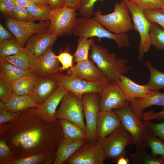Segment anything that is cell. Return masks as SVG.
Returning <instances> with one entry per match:
<instances>
[{"label": "cell", "mask_w": 164, "mask_h": 164, "mask_svg": "<svg viewBox=\"0 0 164 164\" xmlns=\"http://www.w3.org/2000/svg\"><path fill=\"white\" fill-rule=\"evenodd\" d=\"M92 38H86L79 37L77 40V46L74 53V62L77 63L88 60V55L90 48L94 43Z\"/></svg>", "instance_id": "30"}, {"label": "cell", "mask_w": 164, "mask_h": 164, "mask_svg": "<svg viewBox=\"0 0 164 164\" xmlns=\"http://www.w3.org/2000/svg\"><path fill=\"white\" fill-rule=\"evenodd\" d=\"M102 0H80L78 9V14L83 17L91 18L94 14L95 3L98 1Z\"/></svg>", "instance_id": "39"}, {"label": "cell", "mask_w": 164, "mask_h": 164, "mask_svg": "<svg viewBox=\"0 0 164 164\" xmlns=\"http://www.w3.org/2000/svg\"><path fill=\"white\" fill-rule=\"evenodd\" d=\"M6 26L16 38L22 47L27 41L33 34L47 31L50 25L49 20L33 22L18 21L6 16Z\"/></svg>", "instance_id": "10"}, {"label": "cell", "mask_w": 164, "mask_h": 164, "mask_svg": "<svg viewBox=\"0 0 164 164\" xmlns=\"http://www.w3.org/2000/svg\"><path fill=\"white\" fill-rule=\"evenodd\" d=\"M160 12L161 13L164 14V1L163 2L162 7L160 9Z\"/></svg>", "instance_id": "55"}, {"label": "cell", "mask_w": 164, "mask_h": 164, "mask_svg": "<svg viewBox=\"0 0 164 164\" xmlns=\"http://www.w3.org/2000/svg\"><path fill=\"white\" fill-rule=\"evenodd\" d=\"M52 47L49 48L37 58L30 70L33 75L39 77H47L56 74L61 67Z\"/></svg>", "instance_id": "15"}, {"label": "cell", "mask_w": 164, "mask_h": 164, "mask_svg": "<svg viewBox=\"0 0 164 164\" xmlns=\"http://www.w3.org/2000/svg\"><path fill=\"white\" fill-rule=\"evenodd\" d=\"M133 163L136 164H164V160L148 153L145 149L136 150L130 154Z\"/></svg>", "instance_id": "31"}, {"label": "cell", "mask_w": 164, "mask_h": 164, "mask_svg": "<svg viewBox=\"0 0 164 164\" xmlns=\"http://www.w3.org/2000/svg\"><path fill=\"white\" fill-rule=\"evenodd\" d=\"M163 118H164V110L157 112H155L154 111L150 110L143 113L142 116V119L145 121H150L153 120L159 121Z\"/></svg>", "instance_id": "46"}, {"label": "cell", "mask_w": 164, "mask_h": 164, "mask_svg": "<svg viewBox=\"0 0 164 164\" xmlns=\"http://www.w3.org/2000/svg\"><path fill=\"white\" fill-rule=\"evenodd\" d=\"M5 105V110L14 112H20L30 108H38L40 106L32 95L17 96L14 94Z\"/></svg>", "instance_id": "25"}, {"label": "cell", "mask_w": 164, "mask_h": 164, "mask_svg": "<svg viewBox=\"0 0 164 164\" xmlns=\"http://www.w3.org/2000/svg\"><path fill=\"white\" fill-rule=\"evenodd\" d=\"M92 60L81 61L67 70V73L92 82L109 80Z\"/></svg>", "instance_id": "16"}, {"label": "cell", "mask_w": 164, "mask_h": 164, "mask_svg": "<svg viewBox=\"0 0 164 164\" xmlns=\"http://www.w3.org/2000/svg\"><path fill=\"white\" fill-rule=\"evenodd\" d=\"M76 11L66 6L52 9L47 31L58 36L71 35L77 15Z\"/></svg>", "instance_id": "9"}, {"label": "cell", "mask_w": 164, "mask_h": 164, "mask_svg": "<svg viewBox=\"0 0 164 164\" xmlns=\"http://www.w3.org/2000/svg\"><path fill=\"white\" fill-rule=\"evenodd\" d=\"M15 5L27 8L31 4H33L28 0H12Z\"/></svg>", "instance_id": "51"}, {"label": "cell", "mask_w": 164, "mask_h": 164, "mask_svg": "<svg viewBox=\"0 0 164 164\" xmlns=\"http://www.w3.org/2000/svg\"><path fill=\"white\" fill-rule=\"evenodd\" d=\"M72 33L74 36L86 38L96 36L98 41L106 38L114 41L118 49L130 46L129 37L127 33L116 34L104 28L94 18H77Z\"/></svg>", "instance_id": "3"}, {"label": "cell", "mask_w": 164, "mask_h": 164, "mask_svg": "<svg viewBox=\"0 0 164 164\" xmlns=\"http://www.w3.org/2000/svg\"><path fill=\"white\" fill-rule=\"evenodd\" d=\"M147 147L151 148L152 155H160L164 160V143L161 139L155 136L152 137L148 142Z\"/></svg>", "instance_id": "40"}, {"label": "cell", "mask_w": 164, "mask_h": 164, "mask_svg": "<svg viewBox=\"0 0 164 164\" xmlns=\"http://www.w3.org/2000/svg\"><path fill=\"white\" fill-rule=\"evenodd\" d=\"M100 110L107 111L124 107L128 102L116 80L110 81L100 94Z\"/></svg>", "instance_id": "14"}, {"label": "cell", "mask_w": 164, "mask_h": 164, "mask_svg": "<svg viewBox=\"0 0 164 164\" xmlns=\"http://www.w3.org/2000/svg\"><path fill=\"white\" fill-rule=\"evenodd\" d=\"M121 125L120 118L114 111L100 110L98 115L97 141H101Z\"/></svg>", "instance_id": "18"}, {"label": "cell", "mask_w": 164, "mask_h": 164, "mask_svg": "<svg viewBox=\"0 0 164 164\" xmlns=\"http://www.w3.org/2000/svg\"><path fill=\"white\" fill-rule=\"evenodd\" d=\"M59 86L56 81L50 77H37L32 96L38 104H41Z\"/></svg>", "instance_id": "22"}, {"label": "cell", "mask_w": 164, "mask_h": 164, "mask_svg": "<svg viewBox=\"0 0 164 164\" xmlns=\"http://www.w3.org/2000/svg\"><path fill=\"white\" fill-rule=\"evenodd\" d=\"M86 138H83L75 141L63 138L56 152V157L53 164H63L86 142Z\"/></svg>", "instance_id": "23"}, {"label": "cell", "mask_w": 164, "mask_h": 164, "mask_svg": "<svg viewBox=\"0 0 164 164\" xmlns=\"http://www.w3.org/2000/svg\"><path fill=\"white\" fill-rule=\"evenodd\" d=\"M13 94L12 85L0 78V100L5 104Z\"/></svg>", "instance_id": "41"}, {"label": "cell", "mask_w": 164, "mask_h": 164, "mask_svg": "<svg viewBox=\"0 0 164 164\" xmlns=\"http://www.w3.org/2000/svg\"><path fill=\"white\" fill-rule=\"evenodd\" d=\"M119 77L116 81L128 102L142 97L152 91L146 84H138L123 74H120Z\"/></svg>", "instance_id": "21"}, {"label": "cell", "mask_w": 164, "mask_h": 164, "mask_svg": "<svg viewBox=\"0 0 164 164\" xmlns=\"http://www.w3.org/2000/svg\"><path fill=\"white\" fill-rule=\"evenodd\" d=\"M56 157V152H53L41 164H53Z\"/></svg>", "instance_id": "52"}, {"label": "cell", "mask_w": 164, "mask_h": 164, "mask_svg": "<svg viewBox=\"0 0 164 164\" xmlns=\"http://www.w3.org/2000/svg\"><path fill=\"white\" fill-rule=\"evenodd\" d=\"M33 75L30 71L23 70L9 62L0 60V78L12 85L16 80Z\"/></svg>", "instance_id": "26"}, {"label": "cell", "mask_w": 164, "mask_h": 164, "mask_svg": "<svg viewBox=\"0 0 164 164\" xmlns=\"http://www.w3.org/2000/svg\"><path fill=\"white\" fill-rule=\"evenodd\" d=\"M56 81L60 86L74 94L79 99L89 92H96L99 94L105 86L110 81L109 80L99 82H92L79 78L74 75L61 73L50 76Z\"/></svg>", "instance_id": "7"}, {"label": "cell", "mask_w": 164, "mask_h": 164, "mask_svg": "<svg viewBox=\"0 0 164 164\" xmlns=\"http://www.w3.org/2000/svg\"><path fill=\"white\" fill-rule=\"evenodd\" d=\"M37 77L33 75L20 78L12 84L13 94L17 96H32L34 86Z\"/></svg>", "instance_id": "28"}, {"label": "cell", "mask_w": 164, "mask_h": 164, "mask_svg": "<svg viewBox=\"0 0 164 164\" xmlns=\"http://www.w3.org/2000/svg\"><path fill=\"white\" fill-rule=\"evenodd\" d=\"M15 5L12 0H0V11L6 16L12 12Z\"/></svg>", "instance_id": "47"}, {"label": "cell", "mask_w": 164, "mask_h": 164, "mask_svg": "<svg viewBox=\"0 0 164 164\" xmlns=\"http://www.w3.org/2000/svg\"><path fill=\"white\" fill-rule=\"evenodd\" d=\"M36 59L33 53L25 47L15 55L0 58V60L11 63L25 70L30 71Z\"/></svg>", "instance_id": "24"}, {"label": "cell", "mask_w": 164, "mask_h": 164, "mask_svg": "<svg viewBox=\"0 0 164 164\" xmlns=\"http://www.w3.org/2000/svg\"><path fill=\"white\" fill-rule=\"evenodd\" d=\"M15 37L13 35L8 32L0 24V42Z\"/></svg>", "instance_id": "48"}, {"label": "cell", "mask_w": 164, "mask_h": 164, "mask_svg": "<svg viewBox=\"0 0 164 164\" xmlns=\"http://www.w3.org/2000/svg\"><path fill=\"white\" fill-rule=\"evenodd\" d=\"M105 160L101 142L86 141L65 164H103Z\"/></svg>", "instance_id": "13"}, {"label": "cell", "mask_w": 164, "mask_h": 164, "mask_svg": "<svg viewBox=\"0 0 164 164\" xmlns=\"http://www.w3.org/2000/svg\"><path fill=\"white\" fill-rule=\"evenodd\" d=\"M151 22L149 34L152 45L157 49L164 50V30L157 23Z\"/></svg>", "instance_id": "33"}, {"label": "cell", "mask_w": 164, "mask_h": 164, "mask_svg": "<svg viewBox=\"0 0 164 164\" xmlns=\"http://www.w3.org/2000/svg\"><path fill=\"white\" fill-rule=\"evenodd\" d=\"M32 3L39 5L49 6L48 0H28Z\"/></svg>", "instance_id": "53"}, {"label": "cell", "mask_w": 164, "mask_h": 164, "mask_svg": "<svg viewBox=\"0 0 164 164\" xmlns=\"http://www.w3.org/2000/svg\"><path fill=\"white\" fill-rule=\"evenodd\" d=\"M65 0H48L49 6L51 9L65 6Z\"/></svg>", "instance_id": "49"}, {"label": "cell", "mask_w": 164, "mask_h": 164, "mask_svg": "<svg viewBox=\"0 0 164 164\" xmlns=\"http://www.w3.org/2000/svg\"><path fill=\"white\" fill-rule=\"evenodd\" d=\"M100 94L96 92L85 94L81 100L86 120V141H96L97 120L100 111Z\"/></svg>", "instance_id": "12"}, {"label": "cell", "mask_w": 164, "mask_h": 164, "mask_svg": "<svg viewBox=\"0 0 164 164\" xmlns=\"http://www.w3.org/2000/svg\"><path fill=\"white\" fill-rule=\"evenodd\" d=\"M58 36L47 31L33 34L27 41L26 47L29 48L37 58L50 47H52Z\"/></svg>", "instance_id": "20"}, {"label": "cell", "mask_w": 164, "mask_h": 164, "mask_svg": "<svg viewBox=\"0 0 164 164\" xmlns=\"http://www.w3.org/2000/svg\"><path fill=\"white\" fill-rule=\"evenodd\" d=\"M0 43V56L2 58L15 55L22 48L15 37Z\"/></svg>", "instance_id": "32"}, {"label": "cell", "mask_w": 164, "mask_h": 164, "mask_svg": "<svg viewBox=\"0 0 164 164\" xmlns=\"http://www.w3.org/2000/svg\"><path fill=\"white\" fill-rule=\"evenodd\" d=\"M80 0H65V6L71 9L78 10Z\"/></svg>", "instance_id": "50"}, {"label": "cell", "mask_w": 164, "mask_h": 164, "mask_svg": "<svg viewBox=\"0 0 164 164\" xmlns=\"http://www.w3.org/2000/svg\"><path fill=\"white\" fill-rule=\"evenodd\" d=\"M60 105L56 111V119L63 118L71 121L86 132L82 102L74 94L69 91L64 96Z\"/></svg>", "instance_id": "11"}, {"label": "cell", "mask_w": 164, "mask_h": 164, "mask_svg": "<svg viewBox=\"0 0 164 164\" xmlns=\"http://www.w3.org/2000/svg\"><path fill=\"white\" fill-rule=\"evenodd\" d=\"M63 138L58 120L48 122L36 114L34 108L20 111L14 121L0 124V139L6 141L16 159L40 152H55Z\"/></svg>", "instance_id": "1"}, {"label": "cell", "mask_w": 164, "mask_h": 164, "mask_svg": "<svg viewBox=\"0 0 164 164\" xmlns=\"http://www.w3.org/2000/svg\"><path fill=\"white\" fill-rule=\"evenodd\" d=\"M129 159L128 158L122 157L119 158L116 164H129Z\"/></svg>", "instance_id": "54"}, {"label": "cell", "mask_w": 164, "mask_h": 164, "mask_svg": "<svg viewBox=\"0 0 164 164\" xmlns=\"http://www.w3.org/2000/svg\"><path fill=\"white\" fill-rule=\"evenodd\" d=\"M150 73V79L146 84L151 91L159 90L164 88V73L157 70L152 65L148 60L143 63Z\"/></svg>", "instance_id": "29"}, {"label": "cell", "mask_w": 164, "mask_h": 164, "mask_svg": "<svg viewBox=\"0 0 164 164\" xmlns=\"http://www.w3.org/2000/svg\"><path fill=\"white\" fill-rule=\"evenodd\" d=\"M128 103L134 115L142 121L144 110L147 108L157 105L162 106V110H164V93L160 92L159 90L152 91L145 96L136 99Z\"/></svg>", "instance_id": "19"}, {"label": "cell", "mask_w": 164, "mask_h": 164, "mask_svg": "<svg viewBox=\"0 0 164 164\" xmlns=\"http://www.w3.org/2000/svg\"><path fill=\"white\" fill-rule=\"evenodd\" d=\"M143 11L160 9L163 2L161 0H129Z\"/></svg>", "instance_id": "38"}, {"label": "cell", "mask_w": 164, "mask_h": 164, "mask_svg": "<svg viewBox=\"0 0 164 164\" xmlns=\"http://www.w3.org/2000/svg\"><path fill=\"white\" fill-rule=\"evenodd\" d=\"M100 142L105 160L111 159L116 163L119 158L127 156L126 147L134 144L131 135L122 125Z\"/></svg>", "instance_id": "6"}, {"label": "cell", "mask_w": 164, "mask_h": 164, "mask_svg": "<svg viewBox=\"0 0 164 164\" xmlns=\"http://www.w3.org/2000/svg\"><path fill=\"white\" fill-rule=\"evenodd\" d=\"M69 91L59 86L58 87L38 108H34L35 112L43 120L49 122H53L56 109L64 96Z\"/></svg>", "instance_id": "17"}, {"label": "cell", "mask_w": 164, "mask_h": 164, "mask_svg": "<svg viewBox=\"0 0 164 164\" xmlns=\"http://www.w3.org/2000/svg\"><path fill=\"white\" fill-rule=\"evenodd\" d=\"M8 16L18 21L33 22L37 20L29 13L26 8L15 5L12 12Z\"/></svg>", "instance_id": "37"}, {"label": "cell", "mask_w": 164, "mask_h": 164, "mask_svg": "<svg viewBox=\"0 0 164 164\" xmlns=\"http://www.w3.org/2000/svg\"><path fill=\"white\" fill-rule=\"evenodd\" d=\"M56 56L62 64V66L60 68L61 72L67 70L73 66V56L67 51L61 52Z\"/></svg>", "instance_id": "43"}, {"label": "cell", "mask_w": 164, "mask_h": 164, "mask_svg": "<svg viewBox=\"0 0 164 164\" xmlns=\"http://www.w3.org/2000/svg\"><path fill=\"white\" fill-rule=\"evenodd\" d=\"M114 111L119 117L122 125L132 137L136 150L145 149L150 139L155 135L143 121L135 116L128 103L124 107Z\"/></svg>", "instance_id": "4"}, {"label": "cell", "mask_w": 164, "mask_h": 164, "mask_svg": "<svg viewBox=\"0 0 164 164\" xmlns=\"http://www.w3.org/2000/svg\"><path fill=\"white\" fill-rule=\"evenodd\" d=\"M57 119L62 129L63 138L75 141L86 138V132L75 123L63 118Z\"/></svg>", "instance_id": "27"}, {"label": "cell", "mask_w": 164, "mask_h": 164, "mask_svg": "<svg viewBox=\"0 0 164 164\" xmlns=\"http://www.w3.org/2000/svg\"><path fill=\"white\" fill-rule=\"evenodd\" d=\"M143 122L151 130L155 136L158 137L164 143V122L159 123H153L150 121Z\"/></svg>", "instance_id": "44"}, {"label": "cell", "mask_w": 164, "mask_h": 164, "mask_svg": "<svg viewBox=\"0 0 164 164\" xmlns=\"http://www.w3.org/2000/svg\"><path fill=\"white\" fill-rule=\"evenodd\" d=\"M127 5L132 17L134 29L138 31L140 37L138 48V59L141 61L143 60L145 53L150 49L152 45L149 34L151 22L145 16L144 11L131 2L129 0H122Z\"/></svg>", "instance_id": "8"}, {"label": "cell", "mask_w": 164, "mask_h": 164, "mask_svg": "<svg viewBox=\"0 0 164 164\" xmlns=\"http://www.w3.org/2000/svg\"><path fill=\"white\" fill-rule=\"evenodd\" d=\"M144 13L149 21L157 23L164 30V14L160 12V9L144 11Z\"/></svg>", "instance_id": "42"}, {"label": "cell", "mask_w": 164, "mask_h": 164, "mask_svg": "<svg viewBox=\"0 0 164 164\" xmlns=\"http://www.w3.org/2000/svg\"><path fill=\"white\" fill-rule=\"evenodd\" d=\"M130 12L125 2L122 0L114 5L112 12L103 15L98 10L94 12V18L109 31L115 34L127 33L134 29Z\"/></svg>", "instance_id": "5"}, {"label": "cell", "mask_w": 164, "mask_h": 164, "mask_svg": "<svg viewBox=\"0 0 164 164\" xmlns=\"http://www.w3.org/2000/svg\"><path fill=\"white\" fill-rule=\"evenodd\" d=\"M15 159L13 152L6 141L0 139V164H12Z\"/></svg>", "instance_id": "36"}, {"label": "cell", "mask_w": 164, "mask_h": 164, "mask_svg": "<svg viewBox=\"0 0 164 164\" xmlns=\"http://www.w3.org/2000/svg\"><path fill=\"white\" fill-rule=\"evenodd\" d=\"M26 8L30 14L37 21H45L49 20L52 9L50 6L33 4Z\"/></svg>", "instance_id": "34"}, {"label": "cell", "mask_w": 164, "mask_h": 164, "mask_svg": "<svg viewBox=\"0 0 164 164\" xmlns=\"http://www.w3.org/2000/svg\"><path fill=\"white\" fill-rule=\"evenodd\" d=\"M162 2L164 1V0H161Z\"/></svg>", "instance_id": "56"}, {"label": "cell", "mask_w": 164, "mask_h": 164, "mask_svg": "<svg viewBox=\"0 0 164 164\" xmlns=\"http://www.w3.org/2000/svg\"><path fill=\"white\" fill-rule=\"evenodd\" d=\"M91 49L90 58L110 81L116 80L120 74L128 73L129 67L127 60L117 58L115 53H110L106 48L95 43Z\"/></svg>", "instance_id": "2"}, {"label": "cell", "mask_w": 164, "mask_h": 164, "mask_svg": "<svg viewBox=\"0 0 164 164\" xmlns=\"http://www.w3.org/2000/svg\"><path fill=\"white\" fill-rule=\"evenodd\" d=\"M20 112H14L4 109L0 110V124L15 120Z\"/></svg>", "instance_id": "45"}, {"label": "cell", "mask_w": 164, "mask_h": 164, "mask_svg": "<svg viewBox=\"0 0 164 164\" xmlns=\"http://www.w3.org/2000/svg\"><path fill=\"white\" fill-rule=\"evenodd\" d=\"M53 152H43L34 153L16 159L12 164H41Z\"/></svg>", "instance_id": "35"}]
</instances>
